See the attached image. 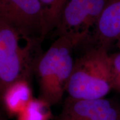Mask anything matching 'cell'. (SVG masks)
Listing matches in <instances>:
<instances>
[{
    "label": "cell",
    "instance_id": "cell-1",
    "mask_svg": "<svg viewBox=\"0 0 120 120\" xmlns=\"http://www.w3.org/2000/svg\"><path fill=\"white\" fill-rule=\"evenodd\" d=\"M42 39L26 36L0 19V98L10 84L19 79L31 82L43 52Z\"/></svg>",
    "mask_w": 120,
    "mask_h": 120
},
{
    "label": "cell",
    "instance_id": "cell-2",
    "mask_svg": "<svg viewBox=\"0 0 120 120\" xmlns=\"http://www.w3.org/2000/svg\"><path fill=\"white\" fill-rule=\"evenodd\" d=\"M76 47L70 39L58 36L43 52L36 66L39 97L51 106L57 104L66 92L74 66L73 49Z\"/></svg>",
    "mask_w": 120,
    "mask_h": 120
},
{
    "label": "cell",
    "instance_id": "cell-3",
    "mask_svg": "<svg viewBox=\"0 0 120 120\" xmlns=\"http://www.w3.org/2000/svg\"><path fill=\"white\" fill-rule=\"evenodd\" d=\"M112 90L110 55L106 47H93L75 60L66 91L68 97L105 98Z\"/></svg>",
    "mask_w": 120,
    "mask_h": 120
},
{
    "label": "cell",
    "instance_id": "cell-4",
    "mask_svg": "<svg viewBox=\"0 0 120 120\" xmlns=\"http://www.w3.org/2000/svg\"><path fill=\"white\" fill-rule=\"evenodd\" d=\"M0 19L25 35L42 40L45 38L39 0H0Z\"/></svg>",
    "mask_w": 120,
    "mask_h": 120
},
{
    "label": "cell",
    "instance_id": "cell-5",
    "mask_svg": "<svg viewBox=\"0 0 120 120\" xmlns=\"http://www.w3.org/2000/svg\"><path fill=\"white\" fill-rule=\"evenodd\" d=\"M94 26L92 0H67L55 30L58 37H67L77 47L88 40Z\"/></svg>",
    "mask_w": 120,
    "mask_h": 120
},
{
    "label": "cell",
    "instance_id": "cell-6",
    "mask_svg": "<svg viewBox=\"0 0 120 120\" xmlns=\"http://www.w3.org/2000/svg\"><path fill=\"white\" fill-rule=\"evenodd\" d=\"M52 120H120V107L105 98L78 99L67 97Z\"/></svg>",
    "mask_w": 120,
    "mask_h": 120
},
{
    "label": "cell",
    "instance_id": "cell-7",
    "mask_svg": "<svg viewBox=\"0 0 120 120\" xmlns=\"http://www.w3.org/2000/svg\"><path fill=\"white\" fill-rule=\"evenodd\" d=\"M92 32L98 46L106 47L120 36V0H108Z\"/></svg>",
    "mask_w": 120,
    "mask_h": 120
},
{
    "label": "cell",
    "instance_id": "cell-8",
    "mask_svg": "<svg viewBox=\"0 0 120 120\" xmlns=\"http://www.w3.org/2000/svg\"><path fill=\"white\" fill-rule=\"evenodd\" d=\"M33 98L31 82L19 79L6 88L0 99L7 115L16 117L23 111Z\"/></svg>",
    "mask_w": 120,
    "mask_h": 120
},
{
    "label": "cell",
    "instance_id": "cell-9",
    "mask_svg": "<svg viewBox=\"0 0 120 120\" xmlns=\"http://www.w3.org/2000/svg\"><path fill=\"white\" fill-rule=\"evenodd\" d=\"M44 23V34L56 28L67 0H39Z\"/></svg>",
    "mask_w": 120,
    "mask_h": 120
},
{
    "label": "cell",
    "instance_id": "cell-10",
    "mask_svg": "<svg viewBox=\"0 0 120 120\" xmlns=\"http://www.w3.org/2000/svg\"><path fill=\"white\" fill-rule=\"evenodd\" d=\"M51 107L40 97H34L23 111L16 117V120H52L54 116Z\"/></svg>",
    "mask_w": 120,
    "mask_h": 120
},
{
    "label": "cell",
    "instance_id": "cell-11",
    "mask_svg": "<svg viewBox=\"0 0 120 120\" xmlns=\"http://www.w3.org/2000/svg\"><path fill=\"white\" fill-rule=\"evenodd\" d=\"M112 90L120 93V53L110 55Z\"/></svg>",
    "mask_w": 120,
    "mask_h": 120
},
{
    "label": "cell",
    "instance_id": "cell-12",
    "mask_svg": "<svg viewBox=\"0 0 120 120\" xmlns=\"http://www.w3.org/2000/svg\"><path fill=\"white\" fill-rule=\"evenodd\" d=\"M0 120H7V118L5 117L2 116V115H1V114H0Z\"/></svg>",
    "mask_w": 120,
    "mask_h": 120
},
{
    "label": "cell",
    "instance_id": "cell-13",
    "mask_svg": "<svg viewBox=\"0 0 120 120\" xmlns=\"http://www.w3.org/2000/svg\"><path fill=\"white\" fill-rule=\"evenodd\" d=\"M117 40H118V43H117L118 46V47H119V48L120 49V36L119 38H118Z\"/></svg>",
    "mask_w": 120,
    "mask_h": 120
}]
</instances>
